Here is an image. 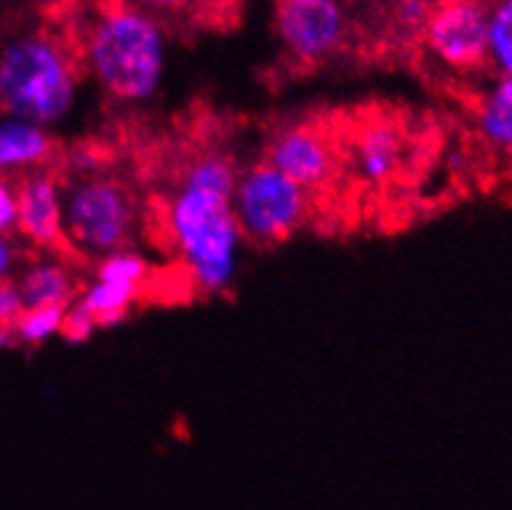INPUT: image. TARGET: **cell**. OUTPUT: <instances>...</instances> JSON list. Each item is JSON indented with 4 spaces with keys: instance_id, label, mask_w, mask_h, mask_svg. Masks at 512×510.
<instances>
[{
    "instance_id": "cell-3",
    "label": "cell",
    "mask_w": 512,
    "mask_h": 510,
    "mask_svg": "<svg viewBox=\"0 0 512 510\" xmlns=\"http://www.w3.org/2000/svg\"><path fill=\"white\" fill-rule=\"evenodd\" d=\"M80 57L57 35L35 30L0 50V112L50 129L72 112Z\"/></svg>"
},
{
    "instance_id": "cell-6",
    "label": "cell",
    "mask_w": 512,
    "mask_h": 510,
    "mask_svg": "<svg viewBox=\"0 0 512 510\" xmlns=\"http://www.w3.org/2000/svg\"><path fill=\"white\" fill-rule=\"evenodd\" d=\"M421 43L446 70H488V0L436 3L421 28Z\"/></svg>"
},
{
    "instance_id": "cell-24",
    "label": "cell",
    "mask_w": 512,
    "mask_h": 510,
    "mask_svg": "<svg viewBox=\"0 0 512 510\" xmlns=\"http://www.w3.org/2000/svg\"><path fill=\"white\" fill-rule=\"evenodd\" d=\"M280 3H300V0H280Z\"/></svg>"
},
{
    "instance_id": "cell-18",
    "label": "cell",
    "mask_w": 512,
    "mask_h": 510,
    "mask_svg": "<svg viewBox=\"0 0 512 510\" xmlns=\"http://www.w3.org/2000/svg\"><path fill=\"white\" fill-rule=\"evenodd\" d=\"M127 3L137 5L139 10L154 15L164 23L169 18H184V15L196 13V10L203 8L206 0H127Z\"/></svg>"
},
{
    "instance_id": "cell-15",
    "label": "cell",
    "mask_w": 512,
    "mask_h": 510,
    "mask_svg": "<svg viewBox=\"0 0 512 510\" xmlns=\"http://www.w3.org/2000/svg\"><path fill=\"white\" fill-rule=\"evenodd\" d=\"M488 70L512 80V0H488Z\"/></svg>"
},
{
    "instance_id": "cell-8",
    "label": "cell",
    "mask_w": 512,
    "mask_h": 510,
    "mask_svg": "<svg viewBox=\"0 0 512 510\" xmlns=\"http://www.w3.org/2000/svg\"><path fill=\"white\" fill-rule=\"evenodd\" d=\"M94 263L97 268L90 283L82 285L75 305H80L97 322L99 330H104V327L119 325L144 298L149 288L151 265L134 248L109 253Z\"/></svg>"
},
{
    "instance_id": "cell-11",
    "label": "cell",
    "mask_w": 512,
    "mask_h": 510,
    "mask_svg": "<svg viewBox=\"0 0 512 510\" xmlns=\"http://www.w3.org/2000/svg\"><path fill=\"white\" fill-rule=\"evenodd\" d=\"M57 156L50 129L25 119H0V176L20 181L35 171L52 169Z\"/></svg>"
},
{
    "instance_id": "cell-5",
    "label": "cell",
    "mask_w": 512,
    "mask_h": 510,
    "mask_svg": "<svg viewBox=\"0 0 512 510\" xmlns=\"http://www.w3.org/2000/svg\"><path fill=\"white\" fill-rule=\"evenodd\" d=\"M312 196L287 179L268 159L240 171L233 211L245 243L273 248L290 241L310 218Z\"/></svg>"
},
{
    "instance_id": "cell-23",
    "label": "cell",
    "mask_w": 512,
    "mask_h": 510,
    "mask_svg": "<svg viewBox=\"0 0 512 510\" xmlns=\"http://www.w3.org/2000/svg\"><path fill=\"white\" fill-rule=\"evenodd\" d=\"M362 3L372 5V8H391V10H394L396 5L401 3V0H362Z\"/></svg>"
},
{
    "instance_id": "cell-22",
    "label": "cell",
    "mask_w": 512,
    "mask_h": 510,
    "mask_svg": "<svg viewBox=\"0 0 512 510\" xmlns=\"http://www.w3.org/2000/svg\"><path fill=\"white\" fill-rule=\"evenodd\" d=\"M431 8L433 5L428 3V0H401V3L394 8V13L404 28L419 30L421 33L423 23H426L428 15H431Z\"/></svg>"
},
{
    "instance_id": "cell-1",
    "label": "cell",
    "mask_w": 512,
    "mask_h": 510,
    "mask_svg": "<svg viewBox=\"0 0 512 510\" xmlns=\"http://www.w3.org/2000/svg\"><path fill=\"white\" fill-rule=\"evenodd\" d=\"M240 171L223 154L193 156L164 206V231L188 285L223 295L238 278L245 238L233 211Z\"/></svg>"
},
{
    "instance_id": "cell-13",
    "label": "cell",
    "mask_w": 512,
    "mask_h": 510,
    "mask_svg": "<svg viewBox=\"0 0 512 510\" xmlns=\"http://www.w3.org/2000/svg\"><path fill=\"white\" fill-rule=\"evenodd\" d=\"M25 307H70L80 295V280L57 253L28 255L15 278Z\"/></svg>"
},
{
    "instance_id": "cell-21",
    "label": "cell",
    "mask_w": 512,
    "mask_h": 510,
    "mask_svg": "<svg viewBox=\"0 0 512 510\" xmlns=\"http://www.w3.org/2000/svg\"><path fill=\"white\" fill-rule=\"evenodd\" d=\"M15 211H18L15 181L0 176V233H15Z\"/></svg>"
},
{
    "instance_id": "cell-9",
    "label": "cell",
    "mask_w": 512,
    "mask_h": 510,
    "mask_svg": "<svg viewBox=\"0 0 512 510\" xmlns=\"http://www.w3.org/2000/svg\"><path fill=\"white\" fill-rule=\"evenodd\" d=\"M15 189H18L15 236L25 243V248L62 255V248L67 251L65 181L52 169H43L15 181Z\"/></svg>"
},
{
    "instance_id": "cell-7",
    "label": "cell",
    "mask_w": 512,
    "mask_h": 510,
    "mask_svg": "<svg viewBox=\"0 0 512 510\" xmlns=\"http://www.w3.org/2000/svg\"><path fill=\"white\" fill-rule=\"evenodd\" d=\"M352 20L344 0H300L280 3L275 33L292 62L302 67L322 65L347 45Z\"/></svg>"
},
{
    "instance_id": "cell-19",
    "label": "cell",
    "mask_w": 512,
    "mask_h": 510,
    "mask_svg": "<svg viewBox=\"0 0 512 510\" xmlns=\"http://www.w3.org/2000/svg\"><path fill=\"white\" fill-rule=\"evenodd\" d=\"M97 322L82 310L80 305L72 303L65 312V325H62V335L67 342H87L97 332Z\"/></svg>"
},
{
    "instance_id": "cell-17",
    "label": "cell",
    "mask_w": 512,
    "mask_h": 510,
    "mask_svg": "<svg viewBox=\"0 0 512 510\" xmlns=\"http://www.w3.org/2000/svg\"><path fill=\"white\" fill-rule=\"evenodd\" d=\"M25 260H28L25 243L15 233H0V283L18 278Z\"/></svg>"
},
{
    "instance_id": "cell-12",
    "label": "cell",
    "mask_w": 512,
    "mask_h": 510,
    "mask_svg": "<svg viewBox=\"0 0 512 510\" xmlns=\"http://www.w3.org/2000/svg\"><path fill=\"white\" fill-rule=\"evenodd\" d=\"M401 161H404V134L399 132V124L386 117H376L357 129L352 142V164L359 179L374 186L386 184L399 174Z\"/></svg>"
},
{
    "instance_id": "cell-20",
    "label": "cell",
    "mask_w": 512,
    "mask_h": 510,
    "mask_svg": "<svg viewBox=\"0 0 512 510\" xmlns=\"http://www.w3.org/2000/svg\"><path fill=\"white\" fill-rule=\"evenodd\" d=\"M25 303L15 280L0 283V330H13L18 317L23 315Z\"/></svg>"
},
{
    "instance_id": "cell-10",
    "label": "cell",
    "mask_w": 512,
    "mask_h": 510,
    "mask_svg": "<svg viewBox=\"0 0 512 510\" xmlns=\"http://www.w3.org/2000/svg\"><path fill=\"white\" fill-rule=\"evenodd\" d=\"M268 161L312 196L337 176L339 152L322 124L300 122L275 134L268 147Z\"/></svg>"
},
{
    "instance_id": "cell-16",
    "label": "cell",
    "mask_w": 512,
    "mask_h": 510,
    "mask_svg": "<svg viewBox=\"0 0 512 510\" xmlns=\"http://www.w3.org/2000/svg\"><path fill=\"white\" fill-rule=\"evenodd\" d=\"M67 307H25L15 322V337L20 347H40L52 337L62 335Z\"/></svg>"
},
{
    "instance_id": "cell-2",
    "label": "cell",
    "mask_w": 512,
    "mask_h": 510,
    "mask_svg": "<svg viewBox=\"0 0 512 510\" xmlns=\"http://www.w3.org/2000/svg\"><path fill=\"white\" fill-rule=\"evenodd\" d=\"M166 57L164 23L127 0L104 3L82 33V70L119 104L151 100L164 82Z\"/></svg>"
},
{
    "instance_id": "cell-14",
    "label": "cell",
    "mask_w": 512,
    "mask_h": 510,
    "mask_svg": "<svg viewBox=\"0 0 512 510\" xmlns=\"http://www.w3.org/2000/svg\"><path fill=\"white\" fill-rule=\"evenodd\" d=\"M475 132L480 144L512 161V80L495 77L475 102Z\"/></svg>"
},
{
    "instance_id": "cell-4",
    "label": "cell",
    "mask_w": 512,
    "mask_h": 510,
    "mask_svg": "<svg viewBox=\"0 0 512 510\" xmlns=\"http://www.w3.org/2000/svg\"><path fill=\"white\" fill-rule=\"evenodd\" d=\"M139 223V204L124 181L107 174H82L65 184V241L70 253L99 260L134 248Z\"/></svg>"
}]
</instances>
